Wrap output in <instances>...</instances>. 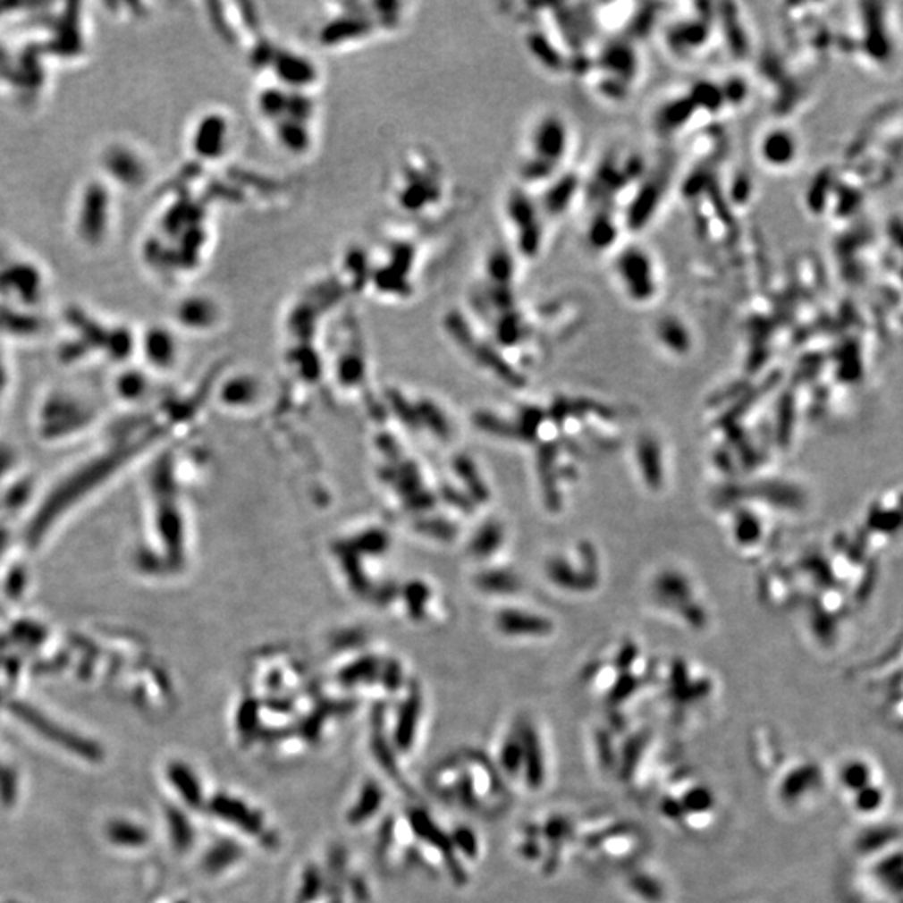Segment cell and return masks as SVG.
I'll list each match as a JSON object with an SVG mask.
<instances>
[{"mask_svg": "<svg viewBox=\"0 0 903 903\" xmlns=\"http://www.w3.org/2000/svg\"><path fill=\"white\" fill-rule=\"evenodd\" d=\"M117 194L97 174L76 188L69 207V232L84 251H103L113 241L119 221Z\"/></svg>", "mask_w": 903, "mask_h": 903, "instance_id": "obj_1", "label": "cell"}, {"mask_svg": "<svg viewBox=\"0 0 903 903\" xmlns=\"http://www.w3.org/2000/svg\"><path fill=\"white\" fill-rule=\"evenodd\" d=\"M153 173L148 151L130 138H105L96 151V174L117 193L142 190Z\"/></svg>", "mask_w": 903, "mask_h": 903, "instance_id": "obj_2", "label": "cell"}, {"mask_svg": "<svg viewBox=\"0 0 903 903\" xmlns=\"http://www.w3.org/2000/svg\"><path fill=\"white\" fill-rule=\"evenodd\" d=\"M11 711L21 722H24L27 726H30L36 733L44 736L46 739H49L54 745H57L61 748H64L65 751L76 755L79 758H84L88 762L97 763L103 760L104 749L101 748L99 743L88 739L84 736H79L78 733H72V731L65 730L63 726L55 724L49 718H46L44 714H40L39 711L34 710L32 706L24 705V703H13L11 705Z\"/></svg>", "mask_w": 903, "mask_h": 903, "instance_id": "obj_3", "label": "cell"}, {"mask_svg": "<svg viewBox=\"0 0 903 903\" xmlns=\"http://www.w3.org/2000/svg\"><path fill=\"white\" fill-rule=\"evenodd\" d=\"M232 119L220 111L205 113L198 117L190 134V146L194 155L203 161H220L232 149Z\"/></svg>", "mask_w": 903, "mask_h": 903, "instance_id": "obj_4", "label": "cell"}, {"mask_svg": "<svg viewBox=\"0 0 903 903\" xmlns=\"http://www.w3.org/2000/svg\"><path fill=\"white\" fill-rule=\"evenodd\" d=\"M274 72L280 86L295 94H305L316 80L318 71L301 52L283 51L274 57Z\"/></svg>", "mask_w": 903, "mask_h": 903, "instance_id": "obj_5", "label": "cell"}, {"mask_svg": "<svg viewBox=\"0 0 903 903\" xmlns=\"http://www.w3.org/2000/svg\"><path fill=\"white\" fill-rule=\"evenodd\" d=\"M620 283L624 286L626 293L636 300H647L653 297V293L646 288L645 283L654 288V274H653V265L645 253L639 251H628L622 255L620 261Z\"/></svg>", "mask_w": 903, "mask_h": 903, "instance_id": "obj_6", "label": "cell"}, {"mask_svg": "<svg viewBox=\"0 0 903 903\" xmlns=\"http://www.w3.org/2000/svg\"><path fill=\"white\" fill-rule=\"evenodd\" d=\"M221 305L209 295L193 293L181 298L174 307V318L188 328L213 326L220 318Z\"/></svg>", "mask_w": 903, "mask_h": 903, "instance_id": "obj_7", "label": "cell"}, {"mask_svg": "<svg viewBox=\"0 0 903 903\" xmlns=\"http://www.w3.org/2000/svg\"><path fill=\"white\" fill-rule=\"evenodd\" d=\"M213 810L220 814L224 822L232 825L241 826L246 835L261 839L263 835L268 833L265 830V822L261 818V813L257 808H249L246 801L238 800L234 797H218L216 803L213 801Z\"/></svg>", "mask_w": 903, "mask_h": 903, "instance_id": "obj_8", "label": "cell"}, {"mask_svg": "<svg viewBox=\"0 0 903 903\" xmlns=\"http://www.w3.org/2000/svg\"><path fill=\"white\" fill-rule=\"evenodd\" d=\"M169 783L176 788L181 798L191 808L203 806V788L193 770L182 762H173L166 770Z\"/></svg>", "mask_w": 903, "mask_h": 903, "instance_id": "obj_9", "label": "cell"}, {"mask_svg": "<svg viewBox=\"0 0 903 903\" xmlns=\"http://www.w3.org/2000/svg\"><path fill=\"white\" fill-rule=\"evenodd\" d=\"M105 837L122 848H141L149 841V833L141 825L128 820H113L105 826Z\"/></svg>", "mask_w": 903, "mask_h": 903, "instance_id": "obj_10", "label": "cell"}, {"mask_svg": "<svg viewBox=\"0 0 903 903\" xmlns=\"http://www.w3.org/2000/svg\"><path fill=\"white\" fill-rule=\"evenodd\" d=\"M166 820H168L169 833L173 839V845L184 852L191 847L193 843V828L190 825L188 818L182 814L176 806H169L166 810Z\"/></svg>", "mask_w": 903, "mask_h": 903, "instance_id": "obj_11", "label": "cell"}, {"mask_svg": "<svg viewBox=\"0 0 903 903\" xmlns=\"http://www.w3.org/2000/svg\"><path fill=\"white\" fill-rule=\"evenodd\" d=\"M240 847L232 845L230 841H221L218 847H213L205 858V866L211 875H220L224 866H232L240 860Z\"/></svg>", "mask_w": 903, "mask_h": 903, "instance_id": "obj_12", "label": "cell"}, {"mask_svg": "<svg viewBox=\"0 0 903 903\" xmlns=\"http://www.w3.org/2000/svg\"><path fill=\"white\" fill-rule=\"evenodd\" d=\"M363 789L365 791H363V795L360 793L357 805L349 812L350 820L357 822V823L368 818V813H376L378 806H380V801H382V793L375 785H367Z\"/></svg>", "mask_w": 903, "mask_h": 903, "instance_id": "obj_13", "label": "cell"}, {"mask_svg": "<svg viewBox=\"0 0 903 903\" xmlns=\"http://www.w3.org/2000/svg\"><path fill=\"white\" fill-rule=\"evenodd\" d=\"M17 800V776L13 768L0 766V803L4 806H13Z\"/></svg>", "mask_w": 903, "mask_h": 903, "instance_id": "obj_14", "label": "cell"}, {"mask_svg": "<svg viewBox=\"0 0 903 903\" xmlns=\"http://www.w3.org/2000/svg\"><path fill=\"white\" fill-rule=\"evenodd\" d=\"M13 51L15 49L13 46L0 40V79L5 78V74L9 71V65L13 63Z\"/></svg>", "mask_w": 903, "mask_h": 903, "instance_id": "obj_15", "label": "cell"}, {"mask_svg": "<svg viewBox=\"0 0 903 903\" xmlns=\"http://www.w3.org/2000/svg\"><path fill=\"white\" fill-rule=\"evenodd\" d=\"M180 903H188V902H180Z\"/></svg>", "mask_w": 903, "mask_h": 903, "instance_id": "obj_16", "label": "cell"}]
</instances>
